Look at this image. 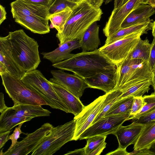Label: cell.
Instances as JSON below:
<instances>
[{"label": "cell", "instance_id": "cell-12", "mask_svg": "<svg viewBox=\"0 0 155 155\" xmlns=\"http://www.w3.org/2000/svg\"><path fill=\"white\" fill-rule=\"evenodd\" d=\"M106 94L100 96L89 105L84 107L82 111L74 116L76 127L73 140H78L81 135L92 124L100 112Z\"/></svg>", "mask_w": 155, "mask_h": 155}, {"label": "cell", "instance_id": "cell-55", "mask_svg": "<svg viewBox=\"0 0 155 155\" xmlns=\"http://www.w3.org/2000/svg\"><path fill=\"white\" fill-rule=\"evenodd\" d=\"M3 150H1L0 152V155H3L4 152H3Z\"/></svg>", "mask_w": 155, "mask_h": 155}, {"label": "cell", "instance_id": "cell-36", "mask_svg": "<svg viewBox=\"0 0 155 155\" xmlns=\"http://www.w3.org/2000/svg\"><path fill=\"white\" fill-rule=\"evenodd\" d=\"M24 122L21 123L17 127H16L14 130L13 133L9 135L8 137V140H11L12 144L9 148L5 152H4L3 155L9 151L16 144L18 139L20 137V135L22 133L21 128L22 125Z\"/></svg>", "mask_w": 155, "mask_h": 155}, {"label": "cell", "instance_id": "cell-28", "mask_svg": "<svg viewBox=\"0 0 155 155\" xmlns=\"http://www.w3.org/2000/svg\"><path fill=\"white\" fill-rule=\"evenodd\" d=\"M151 48V44L147 38L144 40L141 38L127 58L138 59L148 62Z\"/></svg>", "mask_w": 155, "mask_h": 155}, {"label": "cell", "instance_id": "cell-14", "mask_svg": "<svg viewBox=\"0 0 155 155\" xmlns=\"http://www.w3.org/2000/svg\"><path fill=\"white\" fill-rule=\"evenodd\" d=\"M0 65L7 73L20 80L25 73L12 55L7 35L0 37Z\"/></svg>", "mask_w": 155, "mask_h": 155}, {"label": "cell", "instance_id": "cell-41", "mask_svg": "<svg viewBox=\"0 0 155 155\" xmlns=\"http://www.w3.org/2000/svg\"><path fill=\"white\" fill-rule=\"evenodd\" d=\"M106 144L105 141L103 142L94 149L89 155H100L106 147Z\"/></svg>", "mask_w": 155, "mask_h": 155}, {"label": "cell", "instance_id": "cell-6", "mask_svg": "<svg viewBox=\"0 0 155 155\" xmlns=\"http://www.w3.org/2000/svg\"><path fill=\"white\" fill-rule=\"evenodd\" d=\"M76 127L74 119L65 124L54 127L31 155H52L67 142L73 140Z\"/></svg>", "mask_w": 155, "mask_h": 155}, {"label": "cell", "instance_id": "cell-54", "mask_svg": "<svg viewBox=\"0 0 155 155\" xmlns=\"http://www.w3.org/2000/svg\"><path fill=\"white\" fill-rule=\"evenodd\" d=\"M112 0H105L104 2L105 4H108L109 2H111Z\"/></svg>", "mask_w": 155, "mask_h": 155}, {"label": "cell", "instance_id": "cell-9", "mask_svg": "<svg viewBox=\"0 0 155 155\" xmlns=\"http://www.w3.org/2000/svg\"><path fill=\"white\" fill-rule=\"evenodd\" d=\"M130 114L104 117L92 124L80 136L78 140L87 139L97 136L114 134L118 128L128 120Z\"/></svg>", "mask_w": 155, "mask_h": 155}, {"label": "cell", "instance_id": "cell-29", "mask_svg": "<svg viewBox=\"0 0 155 155\" xmlns=\"http://www.w3.org/2000/svg\"><path fill=\"white\" fill-rule=\"evenodd\" d=\"M72 11V9L68 7L61 11L49 15L48 19L53 27L57 30V33L62 32Z\"/></svg>", "mask_w": 155, "mask_h": 155}, {"label": "cell", "instance_id": "cell-45", "mask_svg": "<svg viewBox=\"0 0 155 155\" xmlns=\"http://www.w3.org/2000/svg\"><path fill=\"white\" fill-rule=\"evenodd\" d=\"M8 107L5 104L4 94L3 93L1 92L0 94V112L2 113Z\"/></svg>", "mask_w": 155, "mask_h": 155}, {"label": "cell", "instance_id": "cell-13", "mask_svg": "<svg viewBox=\"0 0 155 155\" xmlns=\"http://www.w3.org/2000/svg\"><path fill=\"white\" fill-rule=\"evenodd\" d=\"M140 5V0H130L124 5L113 10L103 29L107 37L116 32L121 28V25L130 13Z\"/></svg>", "mask_w": 155, "mask_h": 155}, {"label": "cell", "instance_id": "cell-8", "mask_svg": "<svg viewBox=\"0 0 155 155\" xmlns=\"http://www.w3.org/2000/svg\"><path fill=\"white\" fill-rule=\"evenodd\" d=\"M149 30L144 29L133 33L99 48L101 52L117 65L126 60L141 38L140 36Z\"/></svg>", "mask_w": 155, "mask_h": 155}, {"label": "cell", "instance_id": "cell-10", "mask_svg": "<svg viewBox=\"0 0 155 155\" xmlns=\"http://www.w3.org/2000/svg\"><path fill=\"white\" fill-rule=\"evenodd\" d=\"M54 126L48 123L43 124L34 132L27 134L21 140L4 155H27L32 152L41 144Z\"/></svg>", "mask_w": 155, "mask_h": 155}, {"label": "cell", "instance_id": "cell-22", "mask_svg": "<svg viewBox=\"0 0 155 155\" xmlns=\"http://www.w3.org/2000/svg\"><path fill=\"white\" fill-rule=\"evenodd\" d=\"M51 84L57 93L68 107L70 113L74 116L79 114L84 107L79 99L61 85L53 82Z\"/></svg>", "mask_w": 155, "mask_h": 155}, {"label": "cell", "instance_id": "cell-3", "mask_svg": "<svg viewBox=\"0 0 155 155\" xmlns=\"http://www.w3.org/2000/svg\"><path fill=\"white\" fill-rule=\"evenodd\" d=\"M7 36L12 55L18 64L25 72L36 69L41 62L37 41L22 29L9 32Z\"/></svg>", "mask_w": 155, "mask_h": 155}, {"label": "cell", "instance_id": "cell-49", "mask_svg": "<svg viewBox=\"0 0 155 155\" xmlns=\"http://www.w3.org/2000/svg\"><path fill=\"white\" fill-rule=\"evenodd\" d=\"M151 29L152 30V34L153 38L155 39V21L151 23Z\"/></svg>", "mask_w": 155, "mask_h": 155}, {"label": "cell", "instance_id": "cell-42", "mask_svg": "<svg viewBox=\"0 0 155 155\" xmlns=\"http://www.w3.org/2000/svg\"><path fill=\"white\" fill-rule=\"evenodd\" d=\"M10 131L0 133V148H2L6 142L8 140V137L10 133Z\"/></svg>", "mask_w": 155, "mask_h": 155}, {"label": "cell", "instance_id": "cell-51", "mask_svg": "<svg viewBox=\"0 0 155 155\" xmlns=\"http://www.w3.org/2000/svg\"><path fill=\"white\" fill-rule=\"evenodd\" d=\"M153 89L154 90V92H155V72L153 74V78L152 80V84Z\"/></svg>", "mask_w": 155, "mask_h": 155}, {"label": "cell", "instance_id": "cell-44", "mask_svg": "<svg viewBox=\"0 0 155 155\" xmlns=\"http://www.w3.org/2000/svg\"><path fill=\"white\" fill-rule=\"evenodd\" d=\"M92 6L97 8H100L104 0H87Z\"/></svg>", "mask_w": 155, "mask_h": 155}, {"label": "cell", "instance_id": "cell-15", "mask_svg": "<svg viewBox=\"0 0 155 155\" xmlns=\"http://www.w3.org/2000/svg\"><path fill=\"white\" fill-rule=\"evenodd\" d=\"M13 18L19 16H35L48 19V8L24 0H16L10 4Z\"/></svg>", "mask_w": 155, "mask_h": 155}, {"label": "cell", "instance_id": "cell-37", "mask_svg": "<svg viewBox=\"0 0 155 155\" xmlns=\"http://www.w3.org/2000/svg\"><path fill=\"white\" fill-rule=\"evenodd\" d=\"M154 121H155V108L138 118L132 120L133 122L145 124Z\"/></svg>", "mask_w": 155, "mask_h": 155}, {"label": "cell", "instance_id": "cell-25", "mask_svg": "<svg viewBox=\"0 0 155 155\" xmlns=\"http://www.w3.org/2000/svg\"><path fill=\"white\" fill-rule=\"evenodd\" d=\"M32 119L18 117L14 114L11 107H8L0 116V133L10 131L21 123L29 121Z\"/></svg>", "mask_w": 155, "mask_h": 155}, {"label": "cell", "instance_id": "cell-5", "mask_svg": "<svg viewBox=\"0 0 155 155\" xmlns=\"http://www.w3.org/2000/svg\"><path fill=\"white\" fill-rule=\"evenodd\" d=\"M20 80L41 97L50 107L70 113L65 103L55 91L50 81L37 69L25 72Z\"/></svg>", "mask_w": 155, "mask_h": 155}, {"label": "cell", "instance_id": "cell-33", "mask_svg": "<svg viewBox=\"0 0 155 155\" xmlns=\"http://www.w3.org/2000/svg\"><path fill=\"white\" fill-rule=\"evenodd\" d=\"M78 4L71 0H55L49 8L48 12L51 15L61 11L68 7L72 9Z\"/></svg>", "mask_w": 155, "mask_h": 155}, {"label": "cell", "instance_id": "cell-30", "mask_svg": "<svg viewBox=\"0 0 155 155\" xmlns=\"http://www.w3.org/2000/svg\"><path fill=\"white\" fill-rule=\"evenodd\" d=\"M152 84V80L142 81L129 88L123 92L117 100L129 97H142L150 90Z\"/></svg>", "mask_w": 155, "mask_h": 155}, {"label": "cell", "instance_id": "cell-2", "mask_svg": "<svg viewBox=\"0 0 155 155\" xmlns=\"http://www.w3.org/2000/svg\"><path fill=\"white\" fill-rule=\"evenodd\" d=\"M72 10L63 31L56 34L58 46L70 41L80 39L93 23L100 20L103 14L101 8H94L87 0L78 3Z\"/></svg>", "mask_w": 155, "mask_h": 155}, {"label": "cell", "instance_id": "cell-50", "mask_svg": "<svg viewBox=\"0 0 155 155\" xmlns=\"http://www.w3.org/2000/svg\"><path fill=\"white\" fill-rule=\"evenodd\" d=\"M145 4L149 5L155 8V0H147Z\"/></svg>", "mask_w": 155, "mask_h": 155}, {"label": "cell", "instance_id": "cell-4", "mask_svg": "<svg viewBox=\"0 0 155 155\" xmlns=\"http://www.w3.org/2000/svg\"><path fill=\"white\" fill-rule=\"evenodd\" d=\"M118 74L115 89L123 93L142 81L152 80L153 73L148 62L127 58L117 65Z\"/></svg>", "mask_w": 155, "mask_h": 155}, {"label": "cell", "instance_id": "cell-53", "mask_svg": "<svg viewBox=\"0 0 155 155\" xmlns=\"http://www.w3.org/2000/svg\"><path fill=\"white\" fill-rule=\"evenodd\" d=\"M147 0H140V4H145Z\"/></svg>", "mask_w": 155, "mask_h": 155}, {"label": "cell", "instance_id": "cell-26", "mask_svg": "<svg viewBox=\"0 0 155 155\" xmlns=\"http://www.w3.org/2000/svg\"><path fill=\"white\" fill-rule=\"evenodd\" d=\"M152 20L125 28H121L118 31L107 37L104 45L111 44L133 33L144 29H151V23Z\"/></svg>", "mask_w": 155, "mask_h": 155}, {"label": "cell", "instance_id": "cell-43", "mask_svg": "<svg viewBox=\"0 0 155 155\" xmlns=\"http://www.w3.org/2000/svg\"><path fill=\"white\" fill-rule=\"evenodd\" d=\"M126 149H124L118 147L114 151L110 152L106 154L107 155H129Z\"/></svg>", "mask_w": 155, "mask_h": 155}, {"label": "cell", "instance_id": "cell-16", "mask_svg": "<svg viewBox=\"0 0 155 155\" xmlns=\"http://www.w3.org/2000/svg\"><path fill=\"white\" fill-rule=\"evenodd\" d=\"M118 73L117 67L114 71L99 72L84 80L89 87L101 90L107 93L115 89Z\"/></svg>", "mask_w": 155, "mask_h": 155}, {"label": "cell", "instance_id": "cell-7", "mask_svg": "<svg viewBox=\"0 0 155 155\" xmlns=\"http://www.w3.org/2000/svg\"><path fill=\"white\" fill-rule=\"evenodd\" d=\"M0 74L6 92L13 101L14 105H48L41 97L28 87L20 79L8 73Z\"/></svg>", "mask_w": 155, "mask_h": 155}, {"label": "cell", "instance_id": "cell-32", "mask_svg": "<svg viewBox=\"0 0 155 155\" xmlns=\"http://www.w3.org/2000/svg\"><path fill=\"white\" fill-rule=\"evenodd\" d=\"M143 97L146 104L130 120L137 119L155 108V92H154L150 95H144Z\"/></svg>", "mask_w": 155, "mask_h": 155}, {"label": "cell", "instance_id": "cell-20", "mask_svg": "<svg viewBox=\"0 0 155 155\" xmlns=\"http://www.w3.org/2000/svg\"><path fill=\"white\" fill-rule=\"evenodd\" d=\"M14 19L16 23L33 33L45 34L50 32L48 19L35 16H22Z\"/></svg>", "mask_w": 155, "mask_h": 155}, {"label": "cell", "instance_id": "cell-17", "mask_svg": "<svg viewBox=\"0 0 155 155\" xmlns=\"http://www.w3.org/2000/svg\"><path fill=\"white\" fill-rule=\"evenodd\" d=\"M145 124L133 122L126 126H120L113 134L117 137L119 147L126 149L131 144H134L139 136Z\"/></svg>", "mask_w": 155, "mask_h": 155}, {"label": "cell", "instance_id": "cell-21", "mask_svg": "<svg viewBox=\"0 0 155 155\" xmlns=\"http://www.w3.org/2000/svg\"><path fill=\"white\" fill-rule=\"evenodd\" d=\"M99 27L97 21L93 23L79 39L82 51H92L98 49L101 41L99 33Z\"/></svg>", "mask_w": 155, "mask_h": 155}, {"label": "cell", "instance_id": "cell-46", "mask_svg": "<svg viewBox=\"0 0 155 155\" xmlns=\"http://www.w3.org/2000/svg\"><path fill=\"white\" fill-rule=\"evenodd\" d=\"M6 12L5 8L1 5H0V25L6 19Z\"/></svg>", "mask_w": 155, "mask_h": 155}, {"label": "cell", "instance_id": "cell-24", "mask_svg": "<svg viewBox=\"0 0 155 155\" xmlns=\"http://www.w3.org/2000/svg\"><path fill=\"white\" fill-rule=\"evenodd\" d=\"M155 143V121L145 124L141 133L134 144V150L150 149Z\"/></svg>", "mask_w": 155, "mask_h": 155}, {"label": "cell", "instance_id": "cell-31", "mask_svg": "<svg viewBox=\"0 0 155 155\" xmlns=\"http://www.w3.org/2000/svg\"><path fill=\"white\" fill-rule=\"evenodd\" d=\"M122 93V91L119 89H115L106 93V96L103 102L102 108L92 124L104 117L106 113L114 103L117 101L118 98Z\"/></svg>", "mask_w": 155, "mask_h": 155}, {"label": "cell", "instance_id": "cell-38", "mask_svg": "<svg viewBox=\"0 0 155 155\" xmlns=\"http://www.w3.org/2000/svg\"><path fill=\"white\" fill-rule=\"evenodd\" d=\"M151 44V48L148 62L153 75L155 72V39L153 38Z\"/></svg>", "mask_w": 155, "mask_h": 155}, {"label": "cell", "instance_id": "cell-27", "mask_svg": "<svg viewBox=\"0 0 155 155\" xmlns=\"http://www.w3.org/2000/svg\"><path fill=\"white\" fill-rule=\"evenodd\" d=\"M134 98V97H127L117 101L106 113L104 117L130 114Z\"/></svg>", "mask_w": 155, "mask_h": 155}, {"label": "cell", "instance_id": "cell-35", "mask_svg": "<svg viewBox=\"0 0 155 155\" xmlns=\"http://www.w3.org/2000/svg\"><path fill=\"white\" fill-rule=\"evenodd\" d=\"M146 104L143 96L134 97L128 120L139 111Z\"/></svg>", "mask_w": 155, "mask_h": 155}, {"label": "cell", "instance_id": "cell-47", "mask_svg": "<svg viewBox=\"0 0 155 155\" xmlns=\"http://www.w3.org/2000/svg\"><path fill=\"white\" fill-rule=\"evenodd\" d=\"M130 0H114V10L124 5Z\"/></svg>", "mask_w": 155, "mask_h": 155}, {"label": "cell", "instance_id": "cell-34", "mask_svg": "<svg viewBox=\"0 0 155 155\" xmlns=\"http://www.w3.org/2000/svg\"><path fill=\"white\" fill-rule=\"evenodd\" d=\"M107 136H97L87 139L86 144L84 147L85 155L89 153L96 147L105 141Z\"/></svg>", "mask_w": 155, "mask_h": 155}, {"label": "cell", "instance_id": "cell-18", "mask_svg": "<svg viewBox=\"0 0 155 155\" xmlns=\"http://www.w3.org/2000/svg\"><path fill=\"white\" fill-rule=\"evenodd\" d=\"M154 8L147 4H141L134 8L128 15L121 25L125 28L144 23L150 20L155 13Z\"/></svg>", "mask_w": 155, "mask_h": 155}, {"label": "cell", "instance_id": "cell-52", "mask_svg": "<svg viewBox=\"0 0 155 155\" xmlns=\"http://www.w3.org/2000/svg\"><path fill=\"white\" fill-rule=\"evenodd\" d=\"M77 3H80L84 1H85V0H71Z\"/></svg>", "mask_w": 155, "mask_h": 155}, {"label": "cell", "instance_id": "cell-23", "mask_svg": "<svg viewBox=\"0 0 155 155\" xmlns=\"http://www.w3.org/2000/svg\"><path fill=\"white\" fill-rule=\"evenodd\" d=\"M41 106L18 104L14 105L11 107L14 114L19 117L33 118L37 117L49 116L51 112L48 110L43 108Z\"/></svg>", "mask_w": 155, "mask_h": 155}, {"label": "cell", "instance_id": "cell-48", "mask_svg": "<svg viewBox=\"0 0 155 155\" xmlns=\"http://www.w3.org/2000/svg\"><path fill=\"white\" fill-rule=\"evenodd\" d=\"M70 154H79L81 155H85V153L84 147L82 148L77 149L73 151H71L64 155Z\"/></svg>", "mask_w": 155, "mask_h": 155}, {"label": "cell", "instance_id": "cell-19", "mask_svg": "<svg viewBox=\"0 0 155 155\" xmlns=\"http://www.w3.org/2000/svg\"><path fill=\"white\" fill-rule=\"evenodd\" d=\"M80 48L79 40L75 39L64 43L52 51L41 54L43 58L54 64L70 58L74 54L71 53L72 51Z\"/></svg>", "mask_w": 155, "mask_h": 155}, {"label": "cell", "instance_id": "cell-1", "mask_svg": "<svg viewBox=\"0 0 155 155\" xmlns=\"http://www.w3.org/2000/svg\"><path fill=\"white\" fill-rule=\"evenodd\" d=\"M55 68L71 71L84 79L97 73L116 70L117 65L112 62L99 48L92 51L74 54L70 58L52 64Z\"/></svg>", "mask_w": 155, "mask_h": 155}, {"label": "cell", "instance_id": "cell-11", "mask_svg": "<svg viewBox=\"0 0 155 155\" xmlns=\"http://www.w3.org/2000/svg\"><path fill=\"white\" fill-rule=\"evenodd\" d=\"M51 82L58 84L78 99L82 96L85 90L89 87L84 79L74 74L65 72L61 70H52Z\"/></svg>", "mask_w": 155, "mask_h": 155}, {"label": "cell", "instance_id": "cell-39", "mask_svg": "<svg viewBox=\"0 0 155 155\" xmlns=\"http://www.w3.org/2000/svg\"><path fill=\"white\" fill-rule=\"evenodd\" d=\"M31 3L45 6L49 8L53 2V0H24Z\"/></svg>", "mask_w": 155, "mask_h": 155}, {"label": "cell", "instance_id": "cell-40", "mask_svg": "<svg viewBox=\"0 0 155 155\" xmlns=\"http://www.w3.org/2000/svg\"><path fill=\"white\" fill-rule=\"evenodd\" d=\"M155 153L150 150V149H143L134 150L132 152L129 153V155H155Z\"/></svg>", "mask_w": 155, "mask_h": 155}]
</instances>
